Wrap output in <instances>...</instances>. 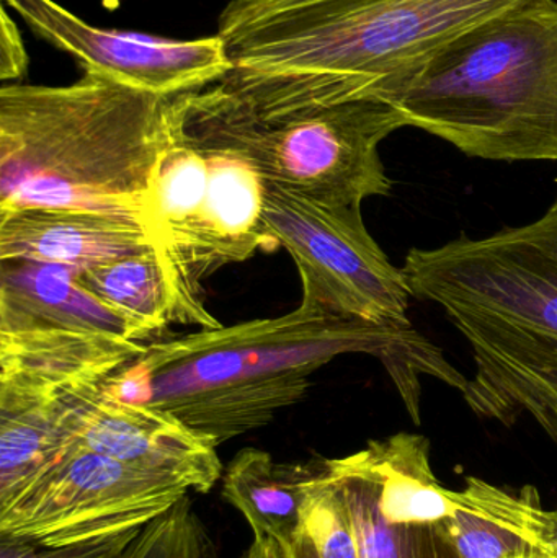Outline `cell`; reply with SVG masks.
I'll return each instance as SVG.
<instances>
[{"mask_svg": "<svg viewBox=\"0 0 557 558\" xmlns=\"http://www.w3.org/2000/svg\"><path fill=\"white\" fill-rule=\"evenodd\" d=\"M356 353L382 361L415 425L422 377L460 392L468 384L411 322L375 324L300 305L280 317L154 341L110 377L107 390L169 413L219 446L268 425L306 397L320 367Z\"/></svg>", "mask_w": 557, "mask_h": 558, "instance_id": "obj_1", "label": "cell"}, {"mask_svg": "<svg viewBox=\"0 0 557 558\" xmlns=\"http://www.w3.org/2000/svg\"><path fill=\"white\" fill-rule=\"evenodd\" d=\"M520 0H229L221 84L262 118L385 100L435 51Z\"/></svg>", "mask_w": 557, "mask_h": 558, "instance_id": "obj_2", "label": "cell"}, {"mask_svg": "<svg viewBox=\"0 0 557 558\" xmlns=\"http://www.w3.org/2000/svg\"><path fill=\"white\" fill-rule=\"evenodd\" d=\"M402 274L470 344L468 407L504 426L532 416L557 445V196L529 225L412 248Z\"/></svg>", "mask_w": 557, "mask_h": 558, "instance_id": "obj_3", "label": "cell"}, {"mask_svg": "<svg viewBox=\"0 0 557 558\" xmlns=\"http://www.w3.org/2000/svg\"><path fill=\"white\" fill-rule=\"evenodd\" d=\"M167 101L98 74L69 85H3L0 216L68 208L143 219L166 144Z\"/></svg>", "mask_w": 557, "mask_h": 558, "instance_id": "obj_4", "label": "cell"}, {"mask_svg": "<svg viewBox=\"0 0 557 558\" xmlns=\"http://www.w3.org/2000/svg\"><path fill=\"white\" fill-rule=\"evenodd\" d=\"M386 101L464 156L557 162V0H520L477 23Z\"/></svg>", "mask_w": 557, "mask_h": 558, "instance_id": "obj_5", "label": "cell"}, {"mask_svg": "<svg viewBox=\"0 0 557 558\" xmlns=\"http://www.w3.org/2000/svg\"><path fill=\"white\" fill-rule=\"evenodd\" d=\"M453 492L432 471L425 436L398 433L316 459L290 558H460Z\"/></svg>", "mask_w": 557, "mask_h": 558, "instance_id": "obj_6", "label": "cell"}, {"mask_svg": "<svg viewBox=\"0 0 557 558\" xmlns=\"http://www.w3.org/2000/svg\"><path fill=\"white\" fill-rule=\"evenodd\" d=\"M173 100L209 133L254 162L268 185L327 206H360L391 193L379 146L408 126L379 98L301 108L278 117L252 113L221 82Z\"/></svg>", "mask_w": 557, "mask_h": 558, "instance_id": "obj_7", "label": "cell"}, {"mask_svg": "<svg viewBox=\"0 0 557 558\" xmlns=\"http://www.w3.org/2000/svg\"><path fill=\"white\" fill-rule=\"evenodd\" d=\"M264 222L296 265L300 305L375 324L411 322L402 268L370 234L360 206H327L267 183Z\"/></svg>", "mask_w": 557, "mask_h": 558, "instance_id": "obj_8", "label": "cell"}, {"mask_svg": "<svg viewBox=\"0 0 557 558\" xmlns=\"http://www.w3.org/2000/svg\"><path fill=\"white\" fill-rule=\"evenodd\" d=\"M189 492L169 475L72 445L41 481L0 508V537L46 547L87 543L153 523Z\"/></svg>", "mask_w": 557, "mask_h": 558, "instance_id": "obj_9", "label": "cell"}, {"mask_svg": "<svg viewBox=\"0 0 557 558\" xmlns=\"http://www.w3.org/2000/svg\"><path fill=\"white\" fill-rule=\"evenodd\" d=\"M52 48L71 56L84 74H98L160 97H175L221 81L232 64L218 35L173 39L98 28L56 0H2Z\"/></svg>", "mask_w": 557, "mask_h": 558, "instance_id": "obj_10", "label": "cell"}, {"mask_svg": "<svg viewBox=\"0 0 557 558\" xmlns=\"http://www.w3.org/2000/svg\"><path fill=\"white\" fill-rule=\"evenodd\" d=\"M71 433L81 448L169 475L196 494H208L225 474L218 446L169 413L110 396L107 383L77 400Z\"/></svg>", "mask_w": 557, "mask_h": 558, "instance_id": "obj_11", "label": "cell"}, {"mask_svg": "<svg viewBox=\"0 0 557 558\" xmlns=\"http://www.w3.org/2000/svg\"><path fill=\"white\" fill-rule=\"evenodd\" d=\"M144 347L94 331L0 324V412L107 383Z\"/></svg>", "mask_w": 557, "mask_h": 558, "instance_id": "obj_12", "label": "cell"}, {"mask_svg": "<svg viewBox=\"0 0 557 558\" xmlns=\"http://www.w3.org/2000/svg\"><path fill=\"white\" fill-rule=\"evenodd\" d=\"M154 251L143 219L114 213L33 208L0 216V262L85 270Z\"/></svg>", "mask_w": 557, "mask_h": 558, "instance_id": "obj_13", "label": "cell"}, {"mask_svg": "<svg viewBox=\"0 0 557 558\" xmlns=\"http://www.w3.org/2000/svg\"><path fill=\"white\" fill-rule=\"evenodd\" d=\"M450 531L460 558H516L553 554L556 511L543 507L532 485L517 490L468 477L453 492Z\"/></svg>", "mask_w": 557, "mask_h": 558, "instance_id": "obj_14", "label": "cell"}, {"mask_svg": "<svg viewBox=\"0 0 557 558\" xmlns=\"http://www.w3.org/2000/svg\"><path fill=\"white\" fill-rule=\"evenodd\" d=\"M0 324L94 331L134 341L123 318L78 284L75 270L33 262H2Z\"/></svg>", "mask_w": 557, "mask_h": 558, "instance_id": "obj_15", "label": "cell"}, {"mask_svg": "<svg viewBox=\"0 0 557 558\" xmlns=\"http://www.w3.org/2000/svg\"><path fill=\"white\" fill-rule=\"evenodd\" d=\"M314 471L316 459L293 464L275 461L261 449H242L222 474V497L241 511L254 539H274L290 550L303 523Z\"/></svg>", "mask_w": 557, "mask_h": 558, "instance_id": "obj_16", "label": "cell"}, {"mask_svg": "<svg viewBox=\"0 0 557 558\" xmlns=\"http://www.w3.org/2000/svg\"><path fill=\"white\" fill-rule=\"evenodd\" d=\"M95 386L0 412V508L22 497L64 459L74 445L71 416L75 403Z\"/></svg>", "mask_w": 557, "mask_h": 558, "instance_id": "obj_17", "label": "cell"}, {"mask_svg": "<svg viewBox=\"0 0 557 558\" xmlns=\"http://www.w3.org/2000/svg\"><path fill=\"white\" fill-rule=\"evenodd\" d=\"M75 278L105 307L123 318L137 343L172 324L169 288L156 251L75 270Z\"/></svg>", "mask_w": 557, "mask_h": 558, "instance_id": "obj_18", "label": "cell"}, {"mask_svg": "<svg viewBox=\"0 0 557 558\" xmlns=\"http://www.w3.org/2000/svg\"><path fill=\"white\" fill-rule=\"evenodd\" d=\"M117 558H216V547L190 498L143 526Z\"/></svg>", "mask_w": 557, "mask_h": 558, "instance_id": "obj_19", "label": "cell"}, {"mask_svg": "<svg viewBox=\"0 0 557 558\" xmlns=\"http://www.w3.org/2000/svg\"><path fill=\"white\" fill-rule=\"evenodd\" d=\"M141 530L143 527L61 547L0 537V558H117L136 539Z\"/></svg>", "mask_w": 557, "mask_h": 558, "instance_id": "obj_20", "label": "cell"}, {"mask_svg": "<svg viewBox=\"0 0 557 558\" xmlns=\"http://www.w3.org/2000/svg\"><path fill=\"white\" fill-rule=\"evenodd\" d=\"M28 71V52L22 33L13 22L7 7L2 5L0 20V78L3 82H19Z\"/></svg>", "mask_w": 557, "mask_h": 558, "instance_id": "obj_21", "label": "cell"}, {"mask_svg": "<svg viewBox=\"0 0 557 558\" xmlns=\"http://www.w3.org/2000/svg\"><path fill=\"white\" fill-rule=\"evenodd\" d=\"M241 558H290L287 547L274 539H254Z\"/></svg>", "mask_w": 557, "mask_h": 558, "instance_id": "obj_22", "label": "cell"}, {"mask_svg": "<svg viewBox=\"0 0 557 558\" xmlns=\"http://www.w3.org/2000/svg\"><path fill=\"white\" fill-rule=\"evenodd\" d=\"M516 558H556V557L549 553H542V554H530V556L516 557Z\"/></svg>", "mask_w": 557, "mask_h": 558, "instance_id": "obj_23", "label": "cell"}, {"mask_svg": "<svg viewBox=\"0 0 557 558\" xmlns=\"http://www.w3.org/2000/svg\"><path fill=\"white\" fill-rule=\"evenodd\" d=\"M553 556L557 558V510H556V534H555V543H553Z\"/></svg>", "mask_w": 557, "mask_h": 558, "instance_id": "obj_24", "label": "cell"}]
</instances>
